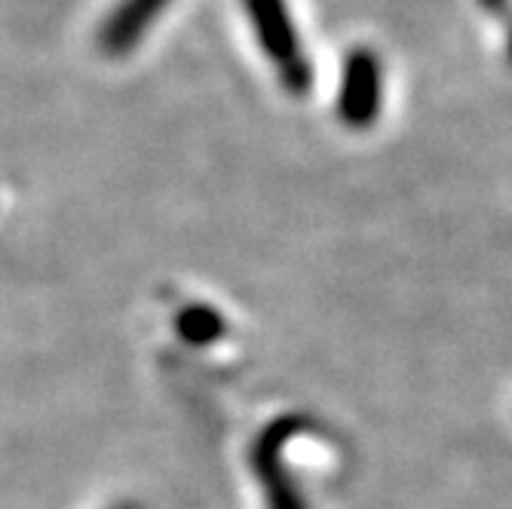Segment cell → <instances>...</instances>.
I'll return each instance as SVG.
<instances>
[{
	"instance_id": "277c9868",
	"label": "cell",
	"mask_w": 512,
	"mask_h": 509,
	"mask_svg": "<svg viewBox=\"0 0 512 509\" xmlns=\"http://www.w3.org/2000/svg\"><path fill=\"white\" fill-rule=\"evenodd\" d=\"M181 332L194 341H209L221 332V313L209 307H191L181 313Z\"/></svg>"
},
{
	"instance_id": "6da1fadb",
	"label": "cell",
	"mask_w": 512,
	"mask_h": 509,
	"mask_svg": "<svg viewBox=\"0 0 512 509\" xmlns=\"http://www.w3.org/2000/svg\"><path fill=\"white\" fill-rule=\"evenodd\" d=\"M252 31L261 43V53L276 65V74L292 96H304L313 86V65L301 50L286 0H243Z\"/></svg>"
},
{
	"instance_id": "7a4b0ae2",
	"label": "cell",
	"mask_w": 512,
	"mask_h": 509,
	"mask_svg": "<svg viewBox=\"0 0 512 509\" xmlns=\"http://www.w3.org/2000/svg\"><path fill=\"white\" fill-rule=\"evenodd\" d=\"M381 59L368 46H356L344 62L338 89V117L347 129H371L381 114Z\"/></svg>"
},
{
	"instance_id": "5b68a950",
	"label": "cell",
	"mask_w": 512,
	"mask_h": 509,
	"mask_svg": "<svg viewBox=\"0 0 512 509\" xmlns=\"http://www.w3.org/2000/svg\"><path fill=\"white\" fill-rule=\"evenodd\" d=\"M506 62L512 65V34H509V43H506Z\"/></svg>"
},
{
	"instance_id": "3957f363",
	"label": "cell",
	"mask_w": 512,
	"mask_h": 509,
	"mask_svg": "<svg viewBox=\"0 0 512 509\" xmlns=\"http://www.w3.org/2000/svg\"><path fill=\"white\" fill-rule=\"evenodd\" d=\"M172 0H120V7L111 10L99 31V46L102 53L111 59L129 56L138 43L145 40V34L154 28L163 10H169Z\"/></svg>"
}]
</instances>
